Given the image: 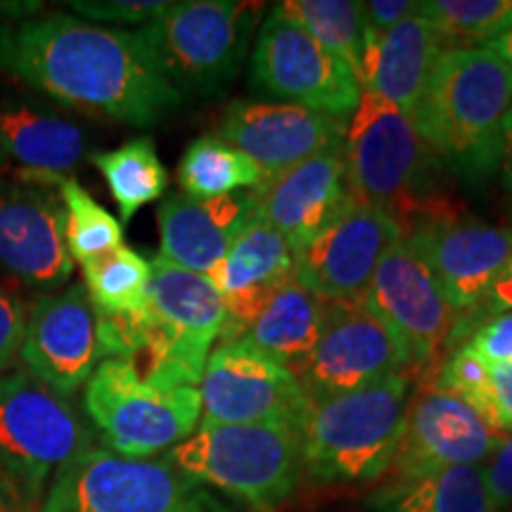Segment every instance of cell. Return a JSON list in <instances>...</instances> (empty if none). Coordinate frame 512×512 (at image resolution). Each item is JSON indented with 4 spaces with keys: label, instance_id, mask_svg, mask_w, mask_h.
Segmentation results:
<instances>
[{
    "label": "cell",
    "instance_id": "cell-15",
    "mask_svg": "<svg viewBox=\"0 0 512 512\" xmlns=\"http://www.w3.org/2000/svg\"><path fill=\"white\" fill-rule=\"evenodd\" d=\"M394 373H408V366L392 330L366 302H335L328 304L316 347L294 377L313 403Z\"/></svg>",
    "mask_w": 512,
    "mask_h": 512
},
{
    "label": "cell",
    "instance_id": "cell-45",
    "mask_svg": "<svg viewBox=\"0 0 512 512\" xmlns=\"http://www.w3.org/2000/svg\"><path fill=\"white\" fill-rule=\"evenodd\" d=\"M17 503H19L17 496L12 494L10 486L0 479V512H12V508H15Z\"/></svg>",
    "mask_w": 512,
    "mask_h": 512
},
{
    "label": "cell",
    "instance_id": "cell-31",
    "mask_svg": "<svg viewBox=\"0 0 512 512\" xmlns=\"http://www.w3.org/2000/svg\"><path fill=\"white\" fill-rule=\"evenodd\" d=\"M275 8L309 31L320 46H325L347 64L363 91L366 24H363L361 3H354V0H285Z\"/></svg>",
    "mask_w": 512,
    "mask_h": 512
},
{
    "label": "cell",
    "instance_id": "cell-7",
    "mask_svg": "<svg viewBox=\"0 0 512 512\" xmlns=\"http://www.w3.org/2000/svg\"><path fill=\"white\" fill-rule=\"evenodd\" d=\"M264 3L188 0L136 31L157 69L178 93L214 98L240 72Z\"/></svg>",
    "mask_w": 512,
    "mask_h": 512
},
{
    "label": "cell",
    "instance_id": "cell-37",
    "mask_svg": "<svg viewBox=\"0 0 512 512\" xmlns=\"http://www.w3.org/2000/svg\"><path fill=\"white\" fill-rule=\"evenodd\" d=\"M27 313L17 297L0 290V370H5L19 356L24 339Z\"/></svg>",
    "mask_w": 512,
    "mask_h": 512
},
{
    "label": "cell",
    "instance_id": "cell-36",
    "mask_svg": "<svg viewBox=\"0 0 512 512\" xmlns=\"http://www.w3.org/2000/svg\"><path fill=\"white\" fill-rule=\"evenodd\" d=\"M467 347L482 358L489 368L510 366L512 363V311L494 313L486 323L477 325Z\"/></svg>",
    "mask_w": 512,
    "mask_h": 512
},
{
    "label": "cell",
    "instance_id": "cell-22",
    "mask_svg": "<svg viewBox=\"0 0 512 512\" xmlns=\"http://www.w3.org/2000/svg\"><path fill=\"white\" fill-rule=\"evenodd\" d=\"M294 266L297 254L283 235L252 214L230 242L221 264L207 275L228 313L221 342L242 337L249 320L259 313L268 297L294 278Z\"/></svg>",
    "mask_w": 512,
    "mask_h": 512
},
{
    "label": "cell",
    "instance_id": "cell-11",
    "mask_svg": "<svg viewBox=\"0 0 512 512\" xmlns=\"http://www.w3.org/2000/svg\"><path fill=\"white\" fill-rule=\"evenodd\" d=\"M363 302L392 330L413 380H430L453 349L460 318L418 235L406 230L384 254Z\"/></svg>",
    "mask_w": 512,
    "mask_h": 512
},
{
    "label": "cell",
    "instance_id": "cell-2",
    "mask_svg": "<svg viewBox=\"0 0 512 512\" xmlns=\"http://www.w3.org/2000/svg\"><path fill=\"white\" fill-rule=\"evenodd\" d=\"M143 309L98 318L100 356L121 358L145 382L200 387L211 347L226 328V306L207 275L157 256Z\"/></svg>",
    "mask_w": 512,
    "mask_h": 512
},
{
    "label": "cell",
    "instance_id": "cell-30",
    "mask_svg": "<svg viewBox=\"0 0 512 512\" xmlns=\"http://www.w3.org/2000/svg\"><path fill=\"white\" fill-rule=\"evenodd\" d=\"M83 290L88 294L95 316H128L143 309L150 285L152 264L136 249L121 245L81 264Z\"/></svg>",
    "mask_w": 512,
    "mask_h": 512
},
{
    "label": "cell",
    "instance_id": "cell-19",
    "mask_svg": "<svg viewBox=\"0 0 512 512\" xmlns=\"http://www.w3.org/2000/svg\"><path fill=\"white\" fill-rule=\"evenodd\" d=\"M254 214L297 254L354 207L342 145L264 178L249 190Z\"/></svg>",
    "mask_w": 512,
    "mask_h": 512
},
{
    "label": "cell",
    "instance_id": "cell-24",
    "mask_svg": "<svg viewBox=\"0 0 512 512\" xmlns=\"http://www.w3.org/2000/svg\"><path fill=\"white\" fill-rule=\"evenodd\" d=\"M444 38L418 10L377 36L366 29L363 53V91H373L413 119L439 55Z\"/></svg>",
    "mask_w": 512,
    "mask_h": 512
},
{
    "label": "cell",
    "instance_id": "cell-42",
    "mask_svg": "<svg viewBox=\"0 0 512 512\" xmlns=\"http://www.w3.org/2000/svg\"><path fill=\"white\" fill-rule=\"evenodd\" d=\"M498 176L505 190H512V107L501 126V152H498Z\"/></svg>",
    "mask_w": 512,
    "mask_h": 512
},
{
    "label": "cell",
    "instance_id": "cell-34",
    "mask_svg": "<svg viewBox=\"0 0 512 512\" xmlns=\"http://www.w3.org/2000/svg\"><path fill=\"white\" fill-rule=\"evenodd\" d=\"M415 384H434L444 392L460 396L494 427V422H491V368L467 344L451 351L430 380Z\"/></svg>",
    "mask_w": 512,
    "mask_h": 512
},
{
    "label": "cell",
    "instance_id": "cell-14",
    "mask_svg": "<svg viewBox=\"0 0 512 512\" xmlns=\"http://www.w3.org/2000/svg\"><path fill=\"white\" fill-rule=\"evenodd\" d=\"M503 437L460 396L434 384H415L399 446L382 477L384 486L413 482L448 467L484 465Z\"/></svg>",
    "mask_w": 512,
    "mask_h": 512
},
{
    "label": "cell",
    "instance_id": "cell-43",
    "mask_svg": "<svg viewBox=\"0 0 512 512\" xmlns=\"http://www.w3.org/2000/svg\"><path fill=\"white\" fill-rule=\"evenodd\" d=\"M486 48L494 50V53L512 69V27L508 31H503L501 36H496L491 43H486Z\"/></svg>",
    "mask_w": 512,
    "mask_h": 512
},
{
    "label": "cell",
    "instance_id": "cell-38",
    "mask_svg": "<svg viewBox=\"0 0 512 512\" xmlns=\"http://www.w3.org/2000/svg\"><path fill=\"white\" fill-rule=\"evenodd\" d=\"M482 467L486 489H489L496 510L508 508V505H512V432L505 434L501 444Z\"/></svg>",
    "mask_w": 512,
    "mask_h": 512
},
{
    "label": "cell",
    "instance_id": "cell-40",
    "mask_svg": "<svg viewBox=\"0 0 512 512\" xmlns=\"http://www.w3.org/2000/svg\"><path fill=\"white\" fill-rule=\"evenodd\" d=\"M491 422L498 432H512V363L491 368Z\"/></svg>",
    "mask_w": 512,
    "mask_h": 512
},
{
    "label": "cell",
    "instance_id": "cell-9",
    "mask_svg": "<svg viewBox=\"0 0 512 512\" xmlns=\"http://www.w3.org/2000/svg\"><path fill=\"white\" fill-rule=\"evenodd\" d=\"M83 406L112 453L138 460L178 446L202 420L200 389L145 382L121 358L100 361L86 382Z\"/></svg>",
    "mask_w": 512,
    "mask_h": 512
},
{
    "label": "cell",
    "instance_id": "cell-28",
    "mask_svg": "<svg viewBox=\"0 0 512 512\" xmlns=\"http://www.w3.org/2000/svg\"><path fill=\"white\" fill-rule=\"evenodd\" d=\"M95 169L105 178L121 223H128L145 204L157 202L169 185L162 159L152 138H133L110 152L91 155Z\"/></svg>",
    "mask_w": 512,
    "mask_h": 512
},
{
    "label": "cell",
    "instance_id": "cell-21",
    "mask_svg": "<svg viewBox=\"0 0 512 512\" xmlns=\"http://www.w3.org/2000/svg\"><path fill=\"white\" fill-rule=\"evenodd\" d=\"M67 214L41 185L0 188V264L34 287L67 283L74 261L67 249Z\"/></svg>",
    "mask_w": 512,
    "mask_h": 512
},
{
    "label": "cell",
    "instance_id": "cell-17",
    "mask_svg": "<svg viewBox=\"0 0 512 512\" xmlns=\"http://www.w3.org/2000/svg\"><path fill=\"white\" fill-rule=\"evenodd\" d=\"M406 235L392 211L354 204L297 252L294 280L323 302H363L384 254Z\"/></svg>",
    "mask_w": 512,
    "mask_h": 512
},
{
    "label": "cell",
    "instance_id": "cell-39",
    "mask_svg": "<svg viewBox=\"0 0 512 512\" xmlns=\"http://www.w3.org/2000/svg\"><path fill=\"white\" fill-rule=\"evenodd\" d=\"M415 10H418V3H413V0H368V3H361L363 24L377 36L387 34L403 19L411 17Z\"/></svg>",
    "mask_w": 512,
    "mask_h": 512
},
{
    "label": "cell",
    "instance_id": "cell-18",
    "mask_svg": "<svg viewBox=\"0 0 512 512\" xmlns=\"http://www.w3.org/2000/svg\"><path fill=\"white\" fill-rule=\"evenodd\" d=\"M19 358L27 373L53 392L69 396L100 366L98 316L83 285L46 294L31 306Z\"/></svg>",
    "mask_w": 512,
    "mask_h": 512
},
{
    "label": "cell",
    "instance_id": "cell-3",
    "mask_svg": "<svg viewBox=\"0 0 512 512\" xmlns=\"http://www.w3.org/2000/svg\"><path fill=\"white\" fill-rule=\"evenodd\" d=\"M512 107V69L486 46L446 48L413 124L434 157L465 181L498 169L501 126Z\"/></svg>",
    "mask_w": 512,
    "mask_h": 512
},
{
    "label": "cell",
    "instance_id": "cell-1",
    "mask_svg": "<svg viewBox=\"0 0 512 512\" xmlns=\"http://www.w3.org/2000/svg\"><path fill=\"white\" fill-rule=\"evenodd\" d=\"M0 69L50 98L131 126L157 124L183 102L138 34L72 15L0 24Z\"/></svg>",
    "mask_w": 512,
    "mask_h": 512
},
{
    "label": "cell",
    "instance_id": "cell-5",
    "mask_svg": "<svg viewBox=\"0 0 512 512\" xmlns=\"http://www.w3.org/2000/svg\"><path fill=\"white\" fill-rule=\"evenodd\" d=\"M162 460L254 512H273L304 479L302 432L278 425L200 422Z\"/></svg>",
    "mask_w": 512,
    "mask_h": 512
},
{
    "label": "cell",
    "instance_id": "cell-6",
    "mask_svg": "<svg viewBox=\"0 0 512 512\" xmlns=\"http://www.w3.org/2000/svg\"><path fill=\"white\" fill-rule=\"evenodd\" d=\"M347 183L356 204L392 211L403 226L432 209L439 159L413 119L382 95L363 91L342 143Z\"/></svg>",
    "mask_w": 512,
    "mask_h": 512
},
{
    "label": "cell",
    "instance_id": "cell-23",
    "mask_svg": "<svg viewBox=\"0 0 512 512\" xmlns=\"http://www.w3.org/2000/svg\"><path fill=\"white\" fill-rule=\"evenodd\" d=\"M252 214L249 192L214 200L171 195L157 211L159 256L185 271L209 275Z\"/></svg>",
    "mask_w": 512,
    "mask_h": 512
},
{
    "label": "cell",
    "instance_id": "cell-8",
    "mask_svg": "<svg viewBox=\"0 0 512 512\" xmlns=\"http://www.w3.org/2000/svg\"><path fill=\"white\" fill-rule=\"evenodd\" d=\"M41 512H254L159 460L88 446L57 470Z\"/></svg>",
    "mask_w": 512,
    "mask_h": 512
},
{
    "label": "cell",
    "instance_id": "cell-26",
    "mask_svg": "<svg viewBox=\"0 0 512 512\" xmlns=\"http://www.w3.org/2000/svg\"><path fill=\"white\" fill-rule=\"evenodd\" d=\"M325 316L328 302L318 299L292 278L268 297L259 313L249 320L240 339H247L294 375L316 347Z\"/></svg>",
    "mask_w": 512,
    "mask_h": 512
},
{
    "label": "cell",
    "instance_id": "cell-12",
    "mask_svg": "<svg viewBox=\"0 0 512 512\" xmlns=\"http://www.w3.org/2000/svg\"><path fill=\"white\" fill-rule=\"evenodd\" d=\"M252 88L337 119L354 114L363 93L347 64L275 5L252 50Z\"/></svg>",
    "mask_w": 512,
    "mask_h": 512
},
{
    "label": "cell",
    "instance_id": "cell-41",
    "mask_svg": "<svg viewBox=\"0 0 512 512\" xmlns=\"http://www.w3.org/2000/svg\"><path fill=\"white\" fill-rule=\"evenodd\" d=\"M486 311H512V249L501 275L491 287L489 299H486Z\"/></svg>",
    "mask_w": 512,
    "mask_h": 512
},
{
    "label": "cell",
    "instance_id": "cell-32",
    "mask_svg": "<svg viewBox=\"0 0 512 512\" xmlns=\"http://www.w3.org/2000/svg\"><path fill=\"white\" fill-rule=\"evenodd\" d=\"M446 48L486 46L512 27V0H425L418 3Z\"/></svg>",
    "mask_w": 512,
    "mask_h": 512
},
{
    "label": "cell",
    "instance_id": "cell-46",
    "mask_svg": "<svg viewBox=\"0 0 512 512\" xmlns=\"http://www.w3.org/2000/svg\"><path fill=\"white\" fill-rule=\"evenodd\" d=\"M3 162H5V155H3V152H0V166H3Z\"/></svg>",
    "mask_w": 512,
    "mask_h": 512
},
{
    "label": "cell",
    "instance_id": "cell-10",
    "mask_svg": "<svg viewBox=\"0 0 512 512\" xmlns=\"http://www.w3.org/2000/svg\"><path fill=\"white\" fill-rule=\"evenodd\" d=\"M88 430L67 396L27 370L0 377V479L34 503L57 470L88 448Z\"/></svg>",
    "mask_w": 512,
    "mask_h": 512
},
{
    "label": "cell",
    "instance_id": "cell-27",
    "mask_svg": "<svg viewBox=\"0 0 512 512\" xmlns=\"http://www.w3.org/2000/svg\"><path fill=\"white\" fill-rule=\"evenodd\" d=\"M370 512H498L486 489L484 467L463 465L382 486L368 501Z\"/></svg>",
    "mask_w": 512,
    "mask_h": 512
},
{
    "label": "cell",
    "instance_id": "cell-33",
    "mask_svg": "<svg viewBox=\"0 0 512 512\" xmlns=\"http://www.w3.org/2000/svg\"><path fill=\"white\" fill-rule=\"evenodd\" d=\"M60 200L67 214V249L76 264H86L95 256L124 245L121 223L105 207H100L76 178H67L60 185Z\"/></svg>",
    "mask_w": 512,
    "mask_h": 512
},
{
    "label": "cell",
    "instance_id": "cell-35",
    "mask_svg": "<svg viewBox=\"0 0 512 512\" xmlns=\"http://www.w3.org/2000/svg\"><path fill=\"white\" fill-rule=\"evenodd\" d=\"M76 15L98 19V22L117 24H150L152 19L162 17L171 3L162 0H76L69 3Z\"/></svg>",
    "mask_w": 512,
    "mask_h": 512
},
{
    "label": "cell",
    "instance_id": "cell-4",
    "mask_svg": "<svg viewBox=\"0 0 512 512\" xmlns=\"http://www.w3.org/2000/svg\"><path fill=\"white\" fill-rule=\"evenodd\" d=\"M413 375L394 373L354 392L313 401L302 425L304 477L368 484L384 477L399 446Z\"/></svg>",
    "mask_w": 512,
    "mask_h": 512
},
{
    "label": "cell",
    "instance_id": "cell-20",
    "mask_svg": "<svg viewBox=\"0 0 512 512\" xmlns=\"http://www.w3.org/2000/svg\"><path fill=\"white\" fill-rule=\"evenodd\" d=\"M347 119L290 102L235 100L221 119V140L264 169L266 176L344 143Z\"/></svg>",
    "mask_w": 512,
    "mask_h": 512
},
{
    "label": "cell",
    "instance_id": "cell-29",
    "mask_svg": "<svg viewBox=\"0 0 512 512\" xmlns=\"http://www.w3.org/2000/svg\"><path fill=\"white\" fill-rule=\"evenodd\" d=\"M264 178L266 174L259 164L219 136L192 140L178 164V183L183 195L197 200L226 197L240 188L254 190L264 183Z\"/></svg>",
    "mask_w": 512,
    "mask_h": 512
},
{
    "label": "cell",
    "instance_id": "cell-16",
    "mask_svg": "<svg viewBox=\"0 0 512 512\" xmlns=\"http://www.w3.org/2000/svg\"><path fill=\"white\" fill-rule=\"evenodd\" d=\"M425 247L427 259L444 287L458 318L475 320L486 311L491 287L501 275L512 249V228L463 219L456 209L437 202L408 223Z\"/></svg>",
    "mask_w": 512,
    "mask_h": 512
},
{
    "label": "cell",
    "instance_id": "cell-13",
    "mask_svg": "<svg viewBox=\"0 0 512 512\" xmlns=\"http://www.w3.org/2000/svg\"><path fill=\"white\" fill-rule=\"evenodd\" d=\"M202 420L216 425H278L302 430L311 401L297 377L247 339L209 354L200 382Z\"/></svg>",
    "mask_w": 512,
    "mask_h": 512
},
{
    "label": "cell",
    "instance_id": "cell-44",
    "mask_svg": "<svg viewBox=\"0 0 512 512\" xmlns=\"http://www.w3.org/2000/svg\"><path fill=\"white\" fill-rule=\"evenodd\" d=\"M36 8V3H3V0H0V17L29 15V12H34Z\"/></svg>",
    "mask_w": 512,
    "mask_h": 512
},
{
    "label": "cell",
    "instance_id": "cell-25",
    "mask_svg": "<svg viewBox=\"0 0 512 512\" xmlns=\"http://www.w3.org/2000/svg\"><path fill=\"white\" fill-rule=\"evenodd\" d=\"M0 152L24 166L29 185H60L81 162L86 138L72 121L27 105L0 107Z\"/></svg>",
    "mask_w": 512,
    "mask_h": 512
}]
</instances>
